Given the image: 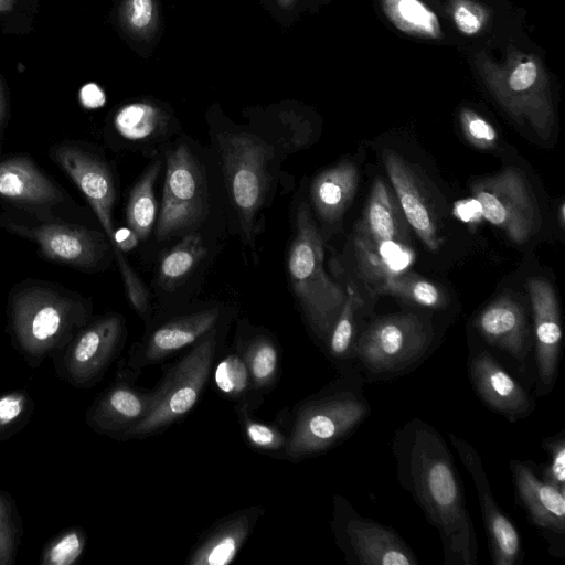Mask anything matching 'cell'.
I'll return each instance as SVG.
<instances>
[{"label": "cell", "instance_id": "cell-12", "mask_svg": "<svg viewBox=\"0 0 565 565\" xmlns=\"http://www.w3.org/2000/svg\"><path fill=\"white\" fill-rule=\"evenodd\" d=\"M448 436L477 490L492 563L494 565L520 564L524 555L522 537L513 522L498 505L479 452L463 438L455 434Z\"/></svg>", "mask_w": 565, "mask_h": 565}, {"label": "cell", "instance_id": "cell-28", "mask_svg": "<svg viewBox=\"0 0 565 565\" xmlns=\"http://www.w3.org/2000/svg\"><path fill=\"white\" fill-rule=\"evenodd\" d=\"M374 292L388 295L407 303L429 309H441L447 301L445 294L437 285L415 274L393 275Z\"/></svg>", "mask_w": 565, "mask_h": 565}, {"label": "cell", "instance_id": "cell-5", "mask_svg": "<svg viewBox=\"0 0 565 565\" xmlns=\"http://www.w3.org/2000/svg\"><path fill=\"white\" fill-rule=\"evenodd\" d=\"M433 339L428 321L414 312L379 317L356 335L351 360L367 377L397 376L424 359Z\"/></svg>", "mask_w": 565, "mask_h": 565}, {"label": "cell", "instance_id": "cell-19", "mask_svg": "<svg viewBox=\"0 0 565 565\" xmlns=\"http://www.w3.org/2000/svg\"><path fill=\"white\" fill-rule=\"evenodd\" d=\"M124 334L119 316L105 317L75 341L66 355V367L77 382L95 379L110 362Z\"/></svg>", "mask_w": 565, "mask_h": 565}, {"label": "cell", "instance_id": "cell-4", "mask_svg": "<svg viewBox=\"0 0 565 565\" xmlns=\"http://www.w3.org/2000/svg\"><path fill=\"white\" fill-rule=\"evenodd\" d=\"M407 222L396 196L382 178L372 184L362 217L354 228L358 269L375 288L398 274L409 260Z\"/></svg>", "mask_w": 565, "mask_h": 565}, {"label": "cell", "instance_id": "cell-35", "mask_svg": "<svg viewBox=\"0 0 565 565\" xmlns=\"http://www.w3.org/2000/svg\"><path fill=\"white\" fill-rule=\"evenodd\" d=\"M119 18L125 30L137 38H149L157 28L153 0H122Z\"/></svg>", "mask_w": 565, "mask_h": 565}, {"label": "cell", "instance_id": "cell-32", "mask_svg": "<svg viewBox=\"0 0 565 565\" xmlns=\"http://www.w3.org/2000/svg\"><path fill=\"white\" fill-rule=\"evenodd\" d=\"M117 131L129 140H145L161 130L164 115L147 103H131L121 107L115 116Z\"/></svg>", "mask_w": 565, "mask_h": 565}, {"label": "cell", "instance_id": "cell-7", "mask_svg": "<svg viewBox=\"0 0 565 565\" xmlns=\"http://www.w3.org/2000/svg\"><path fill=\"white\" fill-rule=\"evenodd\" d=\"M55 158L83 192L108 236L130 305L140 316H146L149 310L148 291L115 242L111 222L115 188L108 168L96 157L75 147L58 148Z\"/></svg>", "mask_w": 565, "mask_h": 565}, {"label": "cell", "instance_id": "cell-27", "mask_svg": "<svg viewBox=\"0 0 565 565\" xmlns=\"http://www.w3.org/2000/svg\"><path fill=\"white\" fill-rule=\"evenodd\" d=\"M160 168V161L148 167L134 185L127 203L128 226L141 241L149 236L157 218L154 182Z\"/></svg>", "mask_w": 565, "mask_h": 565}, {"label": "cell", "instance_id": "cell-24", "mask_svg": "<svg viewBox=\"0 0 565 565\" xmlns=\"http://www.w3.org/2000/svg\"><path fill=\"white\" fill-rule=\"evenodd\" d=\"M359 171L351 161H342L318 174L310 188L317 215L326 223H337L356 192Z\"/></svg>", "mask_w": 565, "mask_h": 565}, {"label": "cell", "instance_id": "cell-17", "mask_svg": "<svg viewBox=\"0 0 565 565\" xmlns=\"http://www.w3.org/2000/svg\"><path fill=\"white\" fill-rule=\"evenodd\" d=\"M382 160L407 224L429 250H438L441 238L437 215L419 179L408 162L392 149L383 151Z\"/></svg>", "mask_w": 565, "mask_h": 565}, {"label": "cell", "instance_id": "cell-13", "mask_svg": "<svg viewBox=\"0 0 565 565\" xmlns=\"http://www.w3.org/2000/svg\"><path fill=\"white\" fill-rule=\"evenodd\" d=\"M71 303L43 289H30L13 302V327L23 349L40 354L52 348L65 331Z\"/></svg>", "mask_w": 565, "mask_h": 565}, {"label": "cell", "instance_id": "cell-47", "mask_svg": "<svg viewBox=\"0 0 565 565\" xmlns=\"http://www.w3.org/2000/svg\"><path fill=\"white\" fill-rule=\"evenodd\" d=\"M558 217H559L561 227H564L565 205L563 202L561 203V206H559V216Z\"/></svg>", "mask_w": 565, "mask_h": 565}, {"label": "cell", "instance_id": "cell-36", "mask_svg": "<svg viewBox=\"0 0 565 565\" xmlns=\"http://www.w3.org/2000/svg\"><path fill=\"white\" fill-rule=\"evenodd\" d=\"M541 446L550 456V462L543 466L541 478L557 489L565 491V433L546 437Z\"/></svg>", "mask_w": 565, "mask_h": 565}, {"label": "cell", "instance_id": "cell-42", "mask_svg": "<svg viewBox=\"0 0 565 565\" xmlns=\"http://www.w3.org/2000/svg\"><path fill=\"white\" fill-rule=\"evenodd\" d=\"M458 29L468 35L476 34L481 29L480 19L467 7H458L454 13Z\"/></svg>", "mask_w": 565, "mask_h": 565}, {"label": "cell", "instance_id": "cell-3", "mask_svg": "<svg viewBox=\"0 0 565 565\" xmlns=\"http://www.w3.org/2000/svg\"><path fill=\"white\" fill-rule=\"evenodd\" d=\"M370 413L361 384L341 379L298 407L285 454L301 460L326 452L353 434Z\"/></svg>", "mask_w": 565, "mask_h": 565}, {"label": "cell", "instance_id": "cell-9", "mask_svg": "<svg viewBox=\"0 0 565 565\" xmlns=\"http://www.w3.org/2000/svg\"><path fill=\"white\" fill-rule=\"evenodd\" d=\"M332 529L350 564H418L415 553L393 527L360 515L341 495L334 497Z\"/></svg>", "mask_w": 565, "mask_h": 565}, {"label": "cell", "instance_id": "cell-2", "mask_svg": "<svg viewBox=\"0 0 565 565\" xmlns=\"http://www.w3.org/2000/svg\"><path fill=\"white\" fill-rule=\"evenodd\" d=\"M287 270L290 285L313 334L326 343L345 299L344 289L323 267V241L308 203L296 212Z\"/></svg>", "mask_w": 565, "mask_h": 565}, {"label": "cell", "instance_id": "cell-6", "mask_svg": "<svg viewBox=\"0 0 565 565\" xmlns=\"http://www.w3.org/2000/svg\"><path fill=\"white\" fill-rule=\"evenodd\" d=\"M217 335L214 328L168 370L156 387L151 412L126 437L156 435L192 411L209 381L218 348Z\"/></svg>", "mask_w": 565, "mask_h": 565}, {"label": "cell", "instance_id": "cell-37", "mask_svg": "<svg viewBox=\"0 0 565 565\" xmlns=\"http://www.w3.org/2000/svg\"><path fill=\"white\" fill-rule=\"evenodd\" d=\"M84 539L78 531H72L56 540L44 553L46 565H71L82 554Z\"/></svg>", "mask_w": 565, "mask_h": 565}, {"label": "cell", "instance_id": "cell-11", "mask_svg": "<svg viewBox=\"0 0 565 565\" xmlns=\"http://www.w3.org/2000/svg\"><path fill=\"white\" fill-rule=\"evenodd\" d=\"M166 181L157 237L167 239L200 225L207 212L203 171L191 150L180 145L167 154Z\"/></svg>", "mask_w": 565, "mask_h": 565}, {"label": "cell", "instance_id": "cell-40", "mask_svg": "<svg viewBox=\"0 0 565 565\" xmlns=\"http://www.w3.org/2000/svg\"><path fill=\"white\" fill-rule=\"evenodd\" d=\"M537 78L536 65L529 61L519 64L509 78V86L515 93L527 90Z\"/></svg>", "mask_w": 565, "mask_h": 565}, {"label": "cell", "instance_id": "cell-1", "mask_svg": "<svg viewBox=\"0 0 565 565\" xmlns=\"http://www.w3.org/2000/svg\"><path fill=\"white\" fill-rule=\"evenodd\" d=\"M392 452L397 481L438 532L444 565H476L475 526L460 475L440 433L412 418L396 429Z\"/></svg>", "mask_w": 565, "mask_h": 565}, {"label": "cell", "instance_id": "cell-33", "mask_svg": "<svg viewBox=\"0 0 565 565\" xmlns=\"http://www.w3.org/2000/svg\"><path fill=\"white\" fill-rule=\"evenodd\" d=\"M214 383L225 398L238 401L256 392L243 358L236 351L221 359L214 370Z\"/></svg>", "mask_w": 565, "mask_h": 565}, {"label": "cell", "instance_id": "cell-44", "mask_svg": "<svg viewBox=\"0 0 565 565\" xmlns=\"http://www.w3.org/2000/svg\"><path fill=\"white\" fill-rule=\"evenodd\" d=\"M138 236L129 228H122L115 232V242L117 248L122 252H128L137 245Z\"/></svg>", "mask_w": 565, "mask_h": 565}, {"label": "cell", "instance_id": "cell-18", "mask_svg": "<svg viewBox=\"0 0 565 565\" xmlns=\"http://www.w3.org/2000/svg\"><path fill=\"white\" fill-rule=\"evenodd\" d=\"M220 318L218 308L172 318L154 329L130 360L132 372L159 363L212 331Z\"/></svg>", "mask_w": 565, "mask_h": 565}, {"label": "cell", "instance_id": "cell-20", "mask_svg": "<svg viewBox=\"0 0 565 565\" xmlns=\"http://www.w3.org/2000/svg\"><path fill=\"white\" fill-rule=\"evenodd\" d=\"M483 340L524 363L529 351V328L523 307L513 298L502 296L488 305L476 319Z\"/></svg>", "mask_w": 565, "mask_h": 565}, {"label": "cell", "instance_id": "cell-34", "mask_svg": "<svg viewBox=\"0 0 565 565\" xmlns=\"http://www.w3.org/2000/svg\"><path fill=\"white\" fill-rule=\"evenodd\" d=\"M248 408L246 404H238L236 411L243 434L250 447L262 452L285 451L288 436L275 425L252 417Z\"/></svg>", "mask_w": 565, "mask_h": 565}, {"label": "cell", "instance_id": "cell-15", "mask_svg": "<svg viewBox=\"0 0 565 565\" xmlns=\"http://www.w3.org/2000/svg\"><path fill=\"white\" fill-rule=\"evenodd\" d=\"M469 376L482 403L510 423L534 411V398L488 351H479L470 358Z\"/></svg>", "mask_w": 565, "mask_h": 565}, {"label": "cell", "instance_id": "cell-25", "mask_svg": "<svg viewBox=\"0 0 565 565\" xmlns=\"http://www.w3.org/2000/svg\"><path fill=\"white\" fill-rule=\"evenodd\" d=\"M0 195L32 204L52 203L61 199L54 184L25 158L0 163Z\"/></svg>", "mask_w": 565, "mask_h": 565}, {"label": "cell", "instance_id": "cell-21", "mask_svg": "<svg viewBox=\"0 0 565 565\" xmlns=\"http://www.w3.org/2000/svg\"><path fill=\"white\" fill-rule=\"evenodd\" d=\"M262 514L259 507H252L228 515L215 523L189 554V565H228L243 547Z\"/></svg>", "mask_w": 565, "mask_h": 565}, {"label": "cell", "instance_id": "cell-45", "mask_svg": "<svg viewBox=\"0 0 565 565\" xmlns=\"http://www.w3.org/2000/svg\"><path fill=\"white\" fill-rule=\"evenodd\" d=\"M17 3V0H0V13L10 12Z\"/></svg>", "mask_w": 565, "mask_h": 565}, {"label": "cell", "instance_id": "cell-43", "mask_svg": "<svg viewBox=\"0 0 565 565\" xmlns=\"http://www.w3.org/2000/svg\"><path fill=\"white\" fill-rule=\"evenodd\" d=\"M81 98L87 107H98L105 102L103 90L95 84L84 86L81 92Z\"/></svg>", "mask_w": 565, "mask_h": 565}, {"label": "cell", "instance_id": "cell-39", "mask_svg": "<svg viewBox=\"0 0 565 565\" xmlns=\"http://www.w3.org/2000/svg\"><path fill=\"white\" fill-rule=\"evenodd\" d=\"M14 550L13 530L7 507L0 497V565L12 562Z\"/></svg>", "mask_w": 565, "mask_h": 565}, {"label": "cell", "instance_id": "cell-29", "mask_svg": "<svg viewBox=\"0 0 565 565\" xmlns=\"http://www.w3.org/2000/svg\"><path fill=\"white\" fill-rule=\"evenodd\" d=\"M205 252L199 234L185 235L161 259L159 267L161 285L169 288L180 285L199 264Z\"/></svg>", "mask_w": 565, "mask_h": 565}, {"label": "cell", "instance_id": "cell-14", "mask_svg": "<svg viewBox=\"0 0 565 565\" xmlns=\"http://www.w3.org/2000/svg\"><path fill=\"white\" fill-rule=\"evenodd\" d=\"M510 470L518 502L529 522L537 527L555 550L565 535V491L539 476L532 461L513 459Z\"/></svg>", "mask_w": 565, "mask_h": 565}, {"label": "cell", "instance_id": "cell-26", "mask_svg": "<svg viewBox=\"0 0 565 565\" xmlns=\"http://www.w3.org/2000/svg\"><path fill=\"white\" fill-rule=\"evenodd\" d=\"M256 392L270 390L277 381L280 365L278 347L266 334H256L237 344Z\"/></svg>", "mask_w": 565, "mask_h": 565}, {"label": "cell", "instance_id": "cell-8", "mask_svg": "<svg viewBox=\"0 0 565 565\" xmlns=\"http://www.w3.org/2000/svg\"><path fill=\"white\" fill-rule=\"evenodd\" d=\"M471 193L482 216L511 242L525 244L541 228L542 216L535 195L519 169L509 167L475 182Z\"/></svg>", "mask_w": 565, "mask_h": 565}, {"label": "cell", "instance_id": "cell-48", "mask_svg": "<svg viewBox=\"0 0 565 565\" xmlns=\"http://www.w3.org/2000/svg\"><path fill=\"white\" fill-rule=\"evenodd\" d=\"M295 0H277L282 8H288Z\"/></svg>", "mask_w": 565, "mask_h": 565}, {"label": "cell", "instance_id": "cell-38", "mask_svg": "<svg viewBox=\"0 0 565 565\" xmlns=\"http://www.w3.org/2000/svg\"><path fill=\"white\" fill-rule=\"evenodd\" d=\"M462 127L468 140L482 149L493 148L498 140L495 129L483 118L472 111H465L461 116Z\"/></svg>", "mask_w": 565, "mask_h": 565}, {"label": "cell", "instance_id": "cell-31", "mask_svg": "<svg viewBox=\"0 0 565 565\" xmlns=\"http://www.w3.org/2000/svg\"><path fill=\"white\" fill-rule=\"evenodd\" d=\"M388 19L399 30L419 36L438 38L437 15L419 0H383Z\"/></svg>", "mask_w": 565, "mask_h": 565}, {"label": "cell", "instance_id": "cell-22", "mask_svg": "<svg viewBox=\"0 0 565 565\" xmlns=\"http://www.w3.org/2000/svg\"><path fill=\"white\" fill-rule=\"evenodd\" d=\"M157 391H142L127 383L109 388L97 403L92 419L95 426L108 434L126 435L151 412Z\"/></svg>", "mask_w": 565, "mask_h": 565}, {"label": "cell", "instance_id": "cell-41", "mask_svg": "<svg viewBox=\"0 0 565 565\" xmlns=\"http://www.w3.org/2000/svg\"><path fill=\"white\" fill-rule=\"evenodd\" d=\"M24 399L20 395H10L0 398V430L9 426L21 414Z\"/></svg>", "mask_w": 565, "mask_h": 565}, {"label": "cell", "instance_id": "cell-30", "mask_svg": "<svg viewBox=\"0 0 565 565\" xmlns=\"http://www.w3.org/2000/svg\"><path fill=\"white\" fill-rule=\"evenodd\" d=\"M361 306L359 292L349 285L343 306L326 341L328 353L335 362H348L352 359L358 335L355 317Z\"/></svg>", "mask_w": 565, "mask_h": 565}, {"label": "cell", "instance_id": "cell-46", "mask_svg": "<svg viewBox=\"0 0 565 565\" xmlns=\"http://www.w3.org/2000/svg\"><path fill=\"white\" fill-rule=\"evenodd\" d=\"M4 111H6V100H4L3 87H2V84L0 81V124L2 122Z\"/></svg>", "mask_w": 565, "mask_h": 565}, {"label": "cell", "instance_id": "cell-23", "mask_svg": "<svg viewBox=\"0 0 565 565\" xmlns=\"http://www.w3.org/2000/svg\"><path fill=\"white\" fill-rule=\"evenodd\" d=\"M31 236L50 259L79 267H94L100 247L94 236L76 226L47 224L34 228Z\"/></svg>", "mask_w": 565, "mask_h": 565}, {"label": "cell", "instance_id": "cell-16", "mask_svg": "<svg viewBox=\"0 0 565 565\" xmlns=\"http://www.w3.org/2000/svg\"><path fill=\"white\" fill-rule=\"evenodd\" d=\"M535 337V360L540 387L546 394L553 387L559 364L562 326L553 286L541 277L527 279Z\"/></svg>", "mask_w": 565, "mask_h": 565}, {"label": "cell", "instance_id": "cell-10", "mask_svg": "<svg viewBox=\"0 0 565 565\" xmlns=\"http://www.w3.org/2000/svg\"><path fill=\"white\" fill-rule=\"evenodd\" d=\"M224 174L241 227L249 239L255 218L263 206L268 174L269 149L247 134L228 135L220 141Z\"/></svg>", "mask_w": 565, "mask_h": 565}]
</instances>
